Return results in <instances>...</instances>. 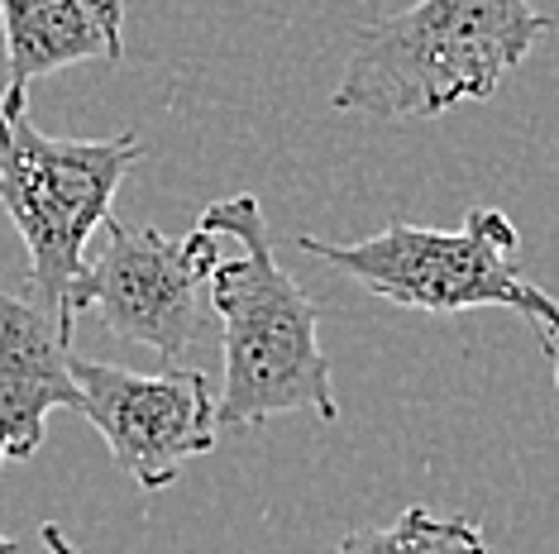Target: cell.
<instances>
[{
	"mask_svg": "<svg viewBox=\"0 0 559 554\" xmlns=\"http://www.w3.org/2000/svg\"><path fill=\"white\" fill-rule=\"evenodd\" d=\"M201 230L235 239L239 254L211 273V311L221 321L225 377L215 393L221 431H253L287 411L335 421L340 401L316 335V306L297 287L263 225L259 196H225L201 210Z\"/></svg>",
	"mask_w": 559,
	"mask_h": 554,
	"instance_id": "obj_1",
	"label": "cell"
},
{
	"mask_svg": "<svg viewBox=\"0 0 559 554\" xmlns=\"http://www.w3.org/2000/svg\"><path fill=\"white\" fill-rule=\"evenodd\" d=\"M555 29L531 0H416L368 20L330 106L373 120H436L488 100Z\"/></svg>",
	"mask_w": 559,
	"mask_h": 554,
	"instance_id": "obj_2",
	"label": "cell"
},
{
	"mask_svg": "<svg viewBox=\"0 0 559 554\" xmlns=\"http://www.w3.org/2000/svg\"><path fill=\"white\" fill-rule=\"evenodd\" d=\"M301 254L321 258L325 268L354 277L364 292L426 316H460L478 306H502L531 321L540 335H559V301L536 287L516 263L521 234L492 206H474L460 230L430 225H388L383 234L330 244L301 234Z\"/></svg>",
	"mask_w": 559,
	"mask_h": 554,
	"instance_id": "obj_3",
	"label": "cell"
},
{
	"mask_svg": "<svg viewBox=\"0 0 559 554\" xmlns=\"http://www.w3.org/2000/svg\"><path fill=\"white\" fill-rule=\"evenodd\" d=\"M134 162H144L139 134L53 138L29 116L0 110V210L15 220L29 254V301L68 339V292L86 268V239L110 220V201Z\"/></svg>",
	"mask_w": 559,
	"mask_h": 554,
	"instance_id": "obj_4",
	"label": "cell"
},
{
	"mask_svg": "<svg viewBox=\"0 0 559 554\" xmlns=\"http://www.w3.org/2000/svg\"><path fill=\"white\" fill-rule=\"evenodd\" d=\"M106 249L86 263L68 292V311H96L100 325L120 339L154 349L168 369H182L187 349L201 335V292L221 268V239L211 230L168 239L163 230H134L106 220Z\"/></svg>",
	"mask_w": 559,
	"mask_h": 554,
	"instance_id": "obj_5",
	"label": "cell"
},
{
	"mask_svg": "<svg viewBox=\"0 0 559 554\" xmlns=\"http://www.w3.org/2000/svg\"><path fill=\"white\" fill-rule=\"evenodd\" d=\"M72 377L82 387V416L100 431L116 469L130 473L144 493L168 487L187 463L215 449L221 421L206 373H134L72 354Z\"/></svg>",
	"mask_w": 559,
	"mask_h": 554,
	"instance_id": "obj_6",
	"label": "cell"
},
{
	"mask_svg": "<svg viewBox=\"0 0 559 554\" xmlns=\"http://www.w3.org/2000/svg\"><path fill=\"white\" fill-rule=\"evenodd\" d=\"M82 411L72 339L34 301L0 292V469L44 445L48 411Z\"/></svg>",
	"mask_w": 559,
	"mask_h": 554,
	"instance_id": "obj_7",
	"label": "cell"
},
{
	"mask_svg": "<svg viewBox=\"0 0 559 554\" xmlns=\"http://www.w3.org/2000/svg\"><path fill=\"white\" fill-rule=\"evenodd\" d=\"M0 29H5V92H0L5 116H24L29 86L62 68L124 58L120 0H0Z\"/></svg>",
	"mask_w": 559,
	"mask_h": 554,
	"instance_id": "obj_8",
	"label": "cell"
},
{
	"mask_svg": "<svg viewBox=\"0 0 559 554\" xmlns=\"http://www.w3.org/2000/svg\"><path fill=\"white\" fill-rule=\"evenodd\" d=\"M335 554H488V540L468 516H436L430 507H406L392 526L349 531Z\"/></svg>",
	"mask_w": 559,
	"mask_h": 554,
	"instance_id": "obj_9",
	"label": "cell"
},
{
	"mask_svg": "<svg viewBox=\"0 0 559 554\" xmlns=\"http://www.w3.org/2000/svg\"><path fill=\"white\" fill-rule=\"evenodd\" d=\"M39 540H44V550H48V554H82V550L68 540V531H62L58 521H44V526H39Z\"/></svg>",
	"mask_w": 559,
	"mask_h": 554,
	"instance_id": "obj_10",
	"label": "cell"
},
{
	"mask_svg": "<svg viewBox=\"0 0 559 554\" xmlns=\"http://www.w3.org/2000/svg\"><path fill=\"white\" fill-rule=\"evenodd\" d=\"M545 354H550V373H555V387H559V335H540Z\"/></svg>",
	"mask_w": 559,
	"mask_h": 554,
	"instance_id": "obj_11",
	"label": "cell"
},
{
	"mask_svg": "<svg viewBox=\"0 0 559 554\" xmlns=\"http://www.w3.org/2000/svg\"><path fill=\"white\" fill-rule=\"evenodd\" d=\"M0 554H20V545H15V540H10L5 531H0Z\"/></svg>",
	"mask_w": 559,
	"mask_h": 554,
	"instance_id": "obj_12",
	"label": "cell"
}]
</instances>
